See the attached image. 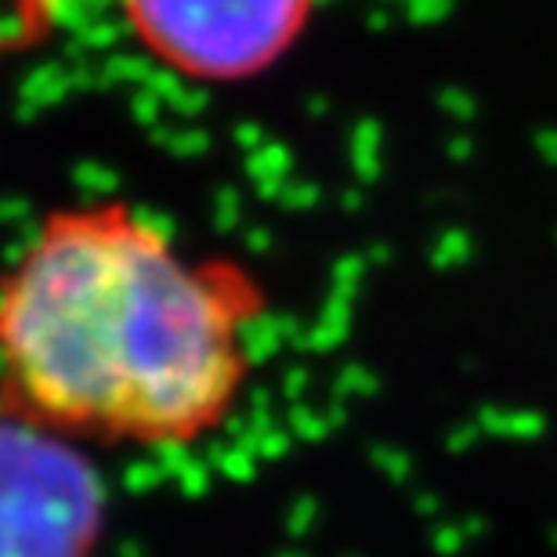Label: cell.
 Instances as JSON below:
<instances>
[{"label":"cell","instance_id":"1","mask_svg":"<svg viewBox=\"0 0 557 557\" xmlns=\"http://www.w3.org/2000/svg\"><path fill=\"white\" fill-rule=\"evenodd\" d=\"M261 319L247 264L124 199L54 207L0 275V403L76 445L188 449L236 413Z\"/></svg>","mask_w":557,"mask_h":557},{"label":"cell","instance_id":"2","mask_svg":"<svg viewBox=\"0 0 557 557\" xmlns=\"http://www.w3.org/2000/svg\"><path fill=\"white\" fill-rule=\"evenodd\" d=\"M131 40L177 81L232 87L272 73L319 0H116Z\"/></svg>","mask_w":557,"mask_h":557},{"label":"cell","instance_id":"3","mask_svg":"<svg viewBox=\"0 0 557 557\" xmlns=\"http://www.w3.org/2000/svg\"><path fill=\"white\" fill-rule=\"evenodd\" d=\"M102 485L81 445L0 413V557H87Z\"/></svg>","mask_w":557,"mask_h":557},{"label":"cell","instance_id":"4","mask_svg":"<svg viewBox=\"0 0 557 557\" xmlns=\"http://www.w3.org/2000/svg\"><path fill=\"white\" fill-rule=\"evenodd\" d=\"M70 0H11V18H15V40L37 44L59 26L62 11Z\"/></svg>","mask_w":557,"mask_h":557}]
</instances>
